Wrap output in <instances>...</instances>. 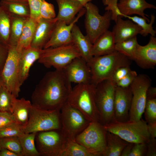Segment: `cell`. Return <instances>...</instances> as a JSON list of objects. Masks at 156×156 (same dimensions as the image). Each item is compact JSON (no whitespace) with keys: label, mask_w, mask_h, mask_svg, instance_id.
Returning <instances> with one entry per match:
<instances>
[{"label":"cell","mask_w":156,"mask_h":156,"mask_svg":"<svg viewBox=\"0 0 156 156\" xmlns=\"http://www.w3.org/2000/svg\"><path fill=\"white\" fill-rule=\"evenodd\" d=\"M72 88L71 83L62 70L48 72L36 85L32 93V104L43 109L60 111L67 102Z\"/></svg>","instance_id":"6da1fadb"},{"label":"cell","mask_w":156,"mask_h":156,"mask_svg":"<svg viewBox=\"0 0 156 156\" xmlns=\"http://www.w3.org/2000/svg\"><path fill=\"white\" fill-rule=\"evenodd\" d=\"M61 127L60 111L43 109L32 105L23 131L25 133H37L61 129Z\"/></svg>","instance_id":"5b68a950"},{"label":"cell","mask_w":156,"mask_h":156,"mask_svg":"<svg viewBox=\"0 0 156 156\" xmlns=\"http://www.w3.org/2000/svg\"><path fill=\"white\" fill-rule=\"evenodd\" d=\"M106 133L100 122H91L75 137V140L95 156H102L106 146Z\"/></svg>","instance_id":"52a82bcc"},{"label":"cell","mask_w":156,"mask_h":156,"mask_svg":"<svg viewBox=\"0 0 156 156\" xmlns=\"http://www.w3.org/2000/svg\"><path fill=\"white\" fill-rule=\"evenodd\" d=\"M57 21L56 17L51 19L41 18L38 22L31 46L43 49L51 37Z\"/></svg>","instance_id":"d6986e66"},{"label":"cell","mask_w":156,"mask_h":156,"mask_svg":"<svg viewBox=\"0 0 156 156\" xmlns=\"http://www.w3.org/2000/svg\"><path fill=\"white\" fill-rule=\"evenodd\" d=\"M58 8L56 17L58 20L70 23L76 15L84 8V5L77 0H55Z\"/></svg>","instance_id":"7402d4cb"},{"label":"cell","mask_w":156,"mask_h":156,"mask_svg":"<svg viewBox=\"0 0 156 156\" xmlns=\"http://www.w3.org/2000/svg\"><path fill=\"white\" fill-rule=\"evenodd\" d=\"M129 66L121 67L116 71L111 79L115 84L131 71Z\"/></svg>","instance_id":"f6af8a7d"},{"label":"cell","mask_w":156,"mask_h":156,"mask_svg":"<svg viewBox=\"0 0 156 156\" xmlns=\"http://www.w3.org/2000/svg\"><path fill=\"white\" fill-rule=\"evenodd\" d=\"M147 151L146 143H135L129 156H146Z\"/></svg>","instance_id":"7bdbcfd3"},{"label":"cell","mask_w":156,"mask_h":156,"mask_svg":"<svg viewBox=\"0 0 156 156\" xmlns=\"http://www.w3.org/2000/svg\"><path fill=\"white\" fill-rule=\"evenodd\" d=\"M156 98V88L151 86L148 88L146 92V100Z\"/></svg>","instance_id":"c3c4849f"},{"label":"cell","mask_w":156,"mask_h":156,"mask_svg":"<svg viewBox=\"0 0 156 156\" xmlns=\"http://www.w3.org/2000/svg\"><path fill=\"white\" fill-rule=\"evenodd\" d=\"M130 60L116 51L107 55L93 57L87 63L91 75V83L96 86L105 80H111L118 68L130 66Z\"/></svg>","instance_id":"7a4b0ae2"},{"label":"cell","mask_w":156,"mask_h":156,"mask_svg":"<svg viewBox=\"0 0 156 156\" xmlns=\"http://www.w3.org/2000/svg\"><path fill=\"white\" fill-rule=\"evenodd\" d=\"M144 113L147 123L156 122V98L146 100Z\"/></svg>","instance_id":"74e56055"},{"label":"cell","mask_w":156,"mask_h":156,"mask_svg":"<svg viewBox=\"0 0 156 156\" xmlns=\"http://www.w3.org/2000/svg\"><path fill=\"white\" fill-rule=\"evenodd\" d=\"M0 144L1 148L8 149L22 156V148L18 137L0 138Z\"/></svg>","instance_id":"8d00e7d4"},{"label":"cell","mask_w":156,"mask_h":156,"mask_svg":"<svg viewBox=\"0 0 156 156\" xmlns=\"http://www.w3.org/2000/svg\"><path fill=\"white\" fill-rule=\"evenodd\" d=\"M85 12L84 7L69 24L64 21L57 20L51 37L43 49L73 43L71 32L72 28L79 19L85 14Z\"/></svg>","instance_id":"5bb4252c"},{"label":"cell","mask_w":156,"mask_h":156,"mask_svg":"<svg viewBox=\"0 0 156 156\" xmlns=\"http://www.w3.org/2000/svg\"><path fill=\"white\" fill-rule=\"evenodd\" d=\"M118 6L123 17L137 14L148 22L150 21L147 17L148 16L144 13V11L147 9H156L155 5L148 3L146 0H120Z\"/></svg>","instance_id":"44dd1931"},{"label":"cell","mask_w":156,"mask_h":156,"mask_svg":"<svg viewBox=\"0 0 156 156\" xmlns=\"http://www.w3.org/2000/svg\"><path fill=\"white\" fill-rule=\"evenodd\" d=\"M10 15V26L8 47L17 45L25 22L27 18L16 15Z\"/></svg>","instance_id":"83f0119b"},{"label":"cell","mask_w":156,"mask_h":156,"mask_svg":"<svg viewBox=\"0 0 156 156\" xmlns=\"http://www.w3.org/2000/svg\"><path fill=\"white\" fill-rule=\"evenodd\" d=\"M8 51V47L0 42V73L7 58Z\"/></svg>","instance_id":"7dc6e473"},{"label":"cell","mask_w":156,"mask_h":156,"mask_svg":"<svg viewBox=\"0 0 156 156\" xmlns=\"http://www.w3.org/2000/svg\"><path fill=\"white\" fill-rule=\"evenodd\" d=\"M129 143L117 135L107 131L106 146L102 156H121Z\"/></svg>","instance_id":"484cf974"},{"label":"cell","mask_w":156,"mask_h":156,"mask_svg":"<svg viewBox=\"0 0 156 156\" xmlns=\"http://www.w3.org/2000/svg\"><path fill=\"white\" fill-rule=\"evenodd\" d=\"M8 47V56L0 73V77L2 85L17 98L21 86L19 79L18 61L22 50L16 46Z\"/></svg>","instance_id":"8fae6325"},{"label":"cell","mask_w":156,"mask_h":156,"mask_svg":"<svg viewBox=\"0 0 156 156\" xmlns=\"http://www.w3.org/2000/svg\"><path fill=\"white\" fill-rule=\"evenodd\" d=\"M41 18L51 19L56 17V13L54 5L45 0L42 2L40 9Z\"/></svg>","instance_id":"ab89813d"},{"label":"cell","mask_w":156,"mask_h":156,"mask_svg":"<svg viewBox=\"0 0 156 156\" xmlns=\"http://www.w3.org/2000/svg\"><path fill=\"white\" fill-rule=\"evenodd\" d=\"M125 17L131 20L141 28L142 30L140 34L141 35L146 36L150 34L151 36H155L156 31L153 29V25L155 20V16L154 14L151 15V20L149 23H147L146 20L142 17H139L136 16H126Z\"/></svg>","instance_id":"836d02e7"},{"label":"cell","mask_w":156,"mask_h":156,"mask_svg":"<svg viewBox=\"0 0 156 156\" xmlns=\"http://www.w3.org/2000/svg\"><path fill=\"white\" fill-rule=\"evenodd\" d=\"M61 130L69 139L75 140L90 122L79 110L66 102L60 110Z\"/></svg>","instance_id":"4fadbf2b"},{"label":"cell","mask_w":156,"mask_h":156,"mask_svg":"<svg viewBox=\"0 0 156 156\" xmlns=\"http://www.w3.org/2000/svg\"><path fill=\"white\" fill-rule=\"evenodd\" d=\"M36 133H25L18 137L22 148V156L40 155L35 145V138Z\"/></svg>","instance_id":"f546056e"},{"label":"cell","mask_w":156,"mask_h":156,"mask_svg":"<svg viewBox=\"0 0 156 156\" xmlns=\"http://www.w3.org/2000/svg\"><path fill=\"white\" fill-rule=\"evenodd\" d=\"M7 1L19 2L24 3H27V0H5Z\"/></svg>","instance_id":"f5cc1de1"},{"label":"cell","mask_w":156,"mask_h":156,"mask_svg":"<svg viewBox=\"0 0 156 156\" xmlns=\"http://www.w3.org/2000/svg\"><path fill=\"white\" fill-rule=\"evenodd\" d=\"M71 32L73 44L78 49L81 57L88 62L93 57L91 54L93 44L88 37L82 33L76 23L74 25Z\"/></svg>","instance_id":"603a6c76"},{"label":"cell","mask_w":156,"mask_h":156,"mask_svg":"<svg viewBox=\"0 0 156 156\" xmlns=\"http://www.w3.org/2000/svg\"><path fill=\"white\" fill-rule=\"evenodd\" d=\"M112 31L115 43L136 36L140 34L142 29L131 21L124 20L118 16Z\"/></svg>","instance_id":"ffe728a7"},{"label":"cell","mask_w":156,"mask_h":156,"mask_svg":"<svg viewBox=\"0 0 156 156\" xmlns=\"http://www.w3.org/2000/svg\"><path fill=\"white\" fill-rule=\"evenodd\" d=\"M116 86L112 80L103 81L96 86V100L103 126L115 121L114 102Z\"/></svg>","instance_id":"8992f818"},{"label":"cell","mask_w":156,"mask_h":156,"mask_svg":"<svg viewBox=\"0 0 156 156\" xmlns=\"http://www.w3.org/2000/svg\"><path fill=\"white\" fill-rule=\"evenodd\" d=\"M115 42L112 31L107 30L100 36L92 44L91 54L93 57L107 55L115 50Z\"/></svg>","instance_id":"cb8c5ba5"},{"label":"cell","mask_w":156,"mask_h":156,"mask_svg":"<svg viewBox=\"0 0 156 156\" xmlns=\"http://www.w3.org/2000/svg\"><path fill=\"white\" fill-rule=\"evenodd\" d=\"M68 138L61 130H54L36 133L35 143L40 155L62 156Z\"/></svg>","instance_id":"9c48e42d"},{"label":"cell","mask_w":156,"mask_h":156,"mask_svg":"<svg viewBox=\"0 0 156 156\" xmlns=\"http://www.w3.org/2000/svg\"><path fill=\"white\" fill-rule=\"evenodd\" d=\"M32 104L30 101L24 98H16L14 102L12 110L16 122L24 127L26 125Z\"/></svg>","instance_id":"d4e9b609"},{"label":"cell","mask_w":156,"mask_h":156,"mask_svg":"<svg viewBox=\"0 0 156 156\" xmlns=\"http://www.w3.org/2000/svg\"><path fill=\"white\" fill-rule=\"evenodd\" d=\"M62 71L66 79L71 83H91L90 69L87 62L81 57L73 60Z\"/></svg>","instance_id":"9a60e30c"},{"label":"cell","mask_w":156,"mask_h":156,"mask_svg":"<svg viewBox=\"0 0 156 156\" xmlns=\"http://www.w3.org/2000/svg\"><path fill=\"white\" fill-rule=\"evenodd\" d=\"M2 84V82H1V78H0V88L1 87V86Z\"/></svg>","instance_id":"11a10c76"},{"label":"cell","mask_w":156,"mask_h":156,"mask_svg":"<svg viewBox=\"0 0 156 156\" xmlns=\"http://www.w3.org/2000/svg\"><path fill=\"white\" fill-rule=\"evenodd\" d=\"M96 86L91 83L77 84L72 88L67 102L80 111L90 122H100L96 100Z\"/></svg>","instance_id":"3957f363"},{"label":"cell","mask_w":156,"mask_h":156,"mask_svg":"<svg viewBox=\"0 0 156 156\" xmlns=\"http://www.w3.org/2000/svg\"><path fill=\"white\" fill-rule=\"evenodd\" d=\"M80 55L73 43L43 49L38 62L47 68L53 67L62 70L73 60Z\"/></svg>","instance_id":"ba28073f"},{"label":"cell","mask_w":156,"mask_h":156,"mask_svg":"<svg viewBox=\"0 0 156 156\" xmlns=\"http://www.w3.org/2000/svg\"><path fill=\"white\" fill-rule=\"evenodd\" d=\"M43 49L31 47L21 51L18 59V67L19 79L21 86L27 78L32 65L40 57Z\"/></svg>","instance_id":"ac0fdd59"},{"label":"cell","mask_w":156,"mask_h":156,"mask_svg":"<svg viewBox=\"0 0 156 156\" xmlns=\"http://www.w3.org/2000/svg\"><path fill=\"white\" fill-rule=\"evenodd\" d=\"M150 78L144 74H140L135 78L130 88L132 94L129 120H140L144 113L146 101V92L151 86Z\"/></svg>","instance_id":"7c38bea8"},{"label":"cell","mask_w":156,"mask_h":156,"mask_svg":"<svg viewBox=\"0 0 156 156\" xmlns=\"http://www.w3.org/2000/svg\"><path fill=\"white\" fill-rule=\"evenodd\" d=\"M0 156H19V155L11 150L1 148L0 151Z\"/></svg>","instance_id":"f907efd6"},{"label":"cell","mask_w":156,"mask_h":156,"mask_svg":"<svg viewBox=\"0 0 156 156\" xmlns=\"http://www.w3.org/2000/svg\"><path fill=\"white\" fill-rule=\"evenodd\" d=\"M132 97L130 87L123 88L116 86L114 102L115 121L124 122L129 120Z\"/></svg>","instance_id":"2e32d148"},{"label":"cell","mask_w":156,"mask_h":156,"mask_svg":"<svg viewBox=\"0 0 156 156\" xmlns=\"http://www.w3.org/2000/svg\"><path fill=\"white\" fill-rule=\"evenodd\" d=\"M44 0H27L30 11V17L38 22L41 18L40 9Z\"/></svg>","instance_id":"60d3db41"},{"label":"cell","mask_w":156,"mask_h":156,"mask_svg":"<svg viewBox=\"0 0 156 156\" xmlns=\"http://www.w3.org/2000/svg\"><path fill=\"white\" fill-rule=\"evenodd\" d=\"M0 6L10 14L23 17H30V11L28 3L1 0Z\"/></svg>","instance_id":"f1b7e54d"},{"label":"cell","mask_w":156,"mask_h":156,"mask_svg":"<svg viewBox=\"0 0 156 156\" xmlns=\"http://www.w3.org/2000/svg\"><path fill=\"white\" fill-rule=\"evenodd\" d=\"M16 98L2 85L0 88V111L11 113L13 104Z\"/></svg>","instance_id":"e575fe53"},{"label":"cell","mask_w":156,"mask_h":156,"mask_svg":"<svg viewBox=\"0 0 156 156\" xmlns=\"http://www.w3.org/2000/svg\"><path fill=\"white\" fill-rule=\"evenodd\" d=\"M103 127L106 131L117 135L129 143H146L151 137L147 124L142 118L137 121H115Z\"/></svg>","instance_id":"277c9868"},{"label":"cell","mask_w":156,"mask_h":156,"mask_svg":"<svg viewBox=\"0 0 156 156\" xmlns=\"http://www.w3.org/2000/svg\"><path fill=\"white\" fill-rule=\"evenodd\" d=\"M147 124L148 130L150 137L155 138L156 137V122Z\"/></svg>","instance_id":"681fc988"},{"label":"cell","mask_w":156,"mask_h":156,"mask_svg":"<svg viewBox=\"0 0 156 156\" xmlns=\"http://www.w3.org/2000/svg\"><path fill=\"white\" fill-rule=\"evenodd\" d=\"M24 127L15 122L0 128V138L19 137L25 133Z\"/></svg>","instance_id":"d590c367"},{"label":"cell","mask_w":156,"mask_h":156,"mask_svg":"<svg viewBox=\"0 0 156 156\" xmlns=\"http://www.w3.org/2000/svg\"><path fill=\"white\" fill-rule=\"evenodd\" d=\"M62 156H95L91 152L75 140L69 138Z\"/></svg>","instance_id":"4dcf8cb0"},{"label":"cell","mask_w":156,"mask_h":156,"mask_svg":"<svg viewBox=\"0 0 156 156\" xmlns=\"http://www.w3.org/2000/svg\"><path fill=\"white\" fill-rule=\"evenodd\" d=\"M38 22L30 17L26 19L16 46L19 49L22 50L31 47Z\"/></svg>","instance_id":"4316f807"},{"label":"cell","mask_w":156,"mask_h":156,"mask_svg":"<svg viewBox=\"0 0 156 156\" xmlns=\"http://www.w3.org/2000/svg\"><path fill=\"white\" fill-rule=\"evenodd\" d=\"M86 10L85 25L86 33L92 44L101 35L108 30L112 19V13L106 11L103 15L99 13L98 7L89 2L84 6Z\"/></svg>","instance_id":"30bf717a"},{"label":"cell","mask_w":156,"mask_h":156,"mask_svg":"<svg viewBox=\"0 0 156 156\" xmlns=\"http://www.w3.org/2000/svg\"><path fill=\"white\" fill-rule=\"evenodd\" d=\"M10 26V15L0 6V42L8 47Z\"/></svg>","instance_id":"d6a6232c"},{"label":"cell","mask_w":156,"mask_h":156,"mask_svg":"<svg viewBox=\"0 0 156 156\" xmlns=\"http://www.w3.org/2000/svg\"><path fill=\"white\" fill-rule=\"evenodd\" d=\"M137 75L135 71L131 70L124 78L117 82L115 85L116 86L123 88L129 87Z\"/></svg>","instance_id":"b9f144b4"},{"label":"cell","mask_w":156,"mask_h":156,"mask_svg":"<svg viewBox=\"0 0 156 156\" xmlns=\"http://www.w3.org/2000/svg\"><path fill=\"white\" fill-rule=\"evenodd\" d=\"M81 2L84 6L85 4L91 2L92 0H77Z\"/></svg>","instance_id":"db71d44e"},{"label":"cell","mask_w":156,"mask_h":156,"mask_svg":"<svg viewBox=\"0 0 156 156\" xmlns=\"http://www.w3.org/2000/svg\"><path fill=\"white\" fill-rule=\"evenodd\" d=\"M134 144L133 143H129L123 149L121 156H129Z\"/></svg>","instance_id":"816d5d0a"},{"label":"cell","mask_w":156,"mask_h":156,"mask_svg":"<svg viewBox=\"0 0 156 156\" xmlns=\"http://www.w3.org/2000/svg\"><path fill=\"white\" fill-rule=\"evenodd\" d=\"M146 144L147 151L146 156H156V139L155 138L150 137Z\"/></svg>","instance_id":"bcb514c9"},{"label":"cell","mask_w":156,"mask_h":156,"mask_svg":"<svg viewBox=\"0 0 156 156\" xmlns=\"http://www.w3.org/2000/svg\"><path fill=\"white\" fill-rule=\"evenodd\" d=\"M15 122L14 116L11 113L0 111V128Z\"/></svg>","instance_id":"ee69618b"},{"label":"cell","mask_w":156,"mask_h":156,"mask_svg":"<svg viewBox=\"0 0 156 156\" xmlns=\"http://www.w3.org/2000/svg\"><path fill=\"white\" fill-rule=\"evenodd\" d=\"M1 146L0 145V151L1 149Z\"/></svg>","instance_id":"9f6ffc18"},{"label":"cell","mask_w":156,"mask_h":156,"mask_svg":"<svg viewBox=\"0 0 156 156\" xmlns=\"http://www.w3.org/2000/svg\"><path fill=\"white\" fill-rule=\"evenodd\" d=\"M138 43L137 37L115 43V50L133 60Z\"/></svg>","instance_id":"1f68e13d"},{"label":"cell","mask_w":156,"mask_h":156,"mask_svg":"<svg viewBox=\"0 0 156 156\" xmlns=\"http://www.w3.org/2000/svg\"><path fill=\"white\" fill-rule=\"evenodd\" d=\"M118 0H102L104 5L105 6V10L112 13V20L115 22L118 16L123 17L120 12L118 6Z\"/></svg>","instance_id":"f35d334b"},{"label":"cell","mask_w":156,"mask_h":156,"mask_svg":"<svg viewBox=\"0 0 156 156\" xmlns=\"http://www.w3.org/2000/svg\"><path fill=\"white\" fill-rule=\"evenodd\" d=\"M133 60L143 69L153 68L156 64V38L151 36L145 45L138 44Z\"/></svg>","instance_id":"e0dca14e"}]
</instances>
